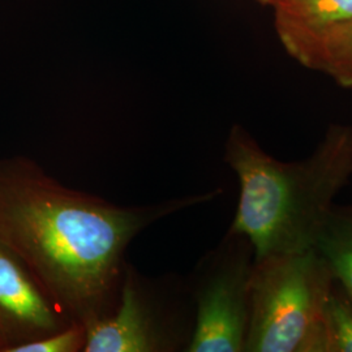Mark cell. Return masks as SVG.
<instances>
[{
    "label": "cell",
    "instance_id": "6da1fadb",
    "mask_svg": "<svg viewBox=\"0 0 352 352\" xmlns=\"http://www.w3.org/2000/svg\"><path fill=\"white\" fill-rule=\"evenodd\" d=\"M221 189L145 206H119L68 188L34 161L0 160V241L33 272L64 312L89 327L113 311L124 253L166 215L210 201Z\"/></svg>",
    "mask_w": 352,
    "mask_h": 352
},
{
    "label": "cell",
    "instance_id": "7a4b0ae2",
    "mask_svg": "<svg viewBox=\"0 0 352 352\" xmlns=\"http://www.w3.org/2000/svg\"><path fill=\"white\" fill-rule=\"evenodd\" d=\"M225 162L240 187L228 231L251 241L254 260L315 250L336 197L351 182L352 126L331 124L312 154L283 162L243 126H234Z\"/></svg>",
    "mask_w": 352,
    "mask_h": 352
},
{
    "label": "cell",
    "instance_id": "3957f363",
    "mask_svg": "<svg viewBox=\"0 0 352 352\" xmlns=\"http://www.w3.org/2000/svg\"><path fill=\"white\" fill-rule=\"evenodd\" d=\"M334 283L316 250L254 260L244 352H327L324 309Z\"/></svg>",
    "mask_w": 352,
    "mask_h": 352
},
{
    "label": "cell",
    "instance_id": "277c9868",
    "mask_svg": "<svg viewBox=\"0 0 352 352\" xmlns=\"http://www.w3.org/2000/svg\"><path fill=\"white\" fill-rule=\"evenodd\" d=\"M253 264L251 241L231 231L202 257L189 286L195 314L186 351L244 352Z\"/></svg>",
    "mask_w": 352,
    "mask_h": 352
},
{
    "label": "cell",
    "instance_id": "5b68a950",
    "mask_svg": "<svg viewBox=\"0 0 352 352\" xmlns=\"http://www.w3.org/2000/svg\"><path fill=\"white\" fill-rule=\"evenodd\" d=\"M193 317L186 309L162 312L146 280L126 264L110 314L87 327L84 352H167L188 347Z\"/></svg>",
    "mask_w": 352,
    "mask_h": 352
},
{
    "label": "cell",
    "instance_id": "8992f818",
    "mask_svg": "<svg viewBox=\"0 0 352 352\" xmlns=\"http://www.w3.org/2000/svg\"><path fill=\"white\" fill-rule=\"evenodd\" d=\"M72 322L28 265L0 241V352H13Z\"/></svg>",
    "mask_w": 352,
    "mask_h": 352
},
{
    "label": "cell",
    "instance_id": "52a82bcc",
    "mask_svg": "<svg viewBox=\"0 0 352 352\" xmlns=\"http://www.w3.org/2000/svg\"><path fill=\"white\" fill-rule=\"evenodd\" d=\"M273 7L282 45L299 63L320 38L352 17V0H278Z\"/></svg>",
    "mask_w": 352,
    "mask_h": 352
},
{
    "label": "cell",
    "instance_id": "ba28073f",
    "mask_svg": "<svg viewBox=\"0 0 352 352\" xmlns=\"http://www.w3.org/2000/svg\"><path fill=\"white\" fill-rule=\"evenodd\" d=\"M315 250L352 302V204L333 206Z\"/></svg>",
    "mask_w": 352,
    "mask_h": 352
},
{
    "label": "cell",
    "instance_id": "9c48e42d",
    "mask_svg": "<svg viewBox=\"0 0 352 352\" xmlns=\"http://www.w3.org/2000/svg\"><path fill=\"white\" fill-rule=\"evenodd\" d=\"M300 64L325 74L342 88L352 89V17L320 38Z\"/></svg>",
    "mask_w": 352,
    "mask_h": 352
},
{
    "label": "cell",
    "instance_id": "30bf717a",
    "mask_svg": "<svg viewBox=\"0 0 352 352\" xmlns=\"http://www.w3.org/2000/svg\"><path fill=\"white\" fill-rule=\"evenodd\" d=\"M327 352H352V302L336 280L324 309Z\"/></svg>",
    "mask_w": 352,
    "mask_h": 352
},
{
    "label": "cell",
    "instance_id": "8fae6325",
    "mask_svg": "<svg viewBox=\"0 0 352 352\" xmlns=\"http://www.w3.org/2000/svg\"><path fill=\"white\" fill-rule=\"evenodd\" d=\"M87 327L72 322L69 327L55 331L47 337L25 343L13 352H78L84 351Z\"/></svg>",
    "mask_w": 352,
    "mask_h": 352
},
{
    "label": "cell",
    "instance_id": "7c38bea8",
    "mask_svg": "<svg viewBox=\"0 0 352 352\" xmlns=\"http://www.w3.org/2000/svg\"><path fill=\"white\" fill-rule=\"evenodd\" d=\"M258 1L263 4H267V6H273L277 3L278 0H258Z\"/></svg>",
    "mask_w": 352,
    "mask_h": 352
}]
</instances>
